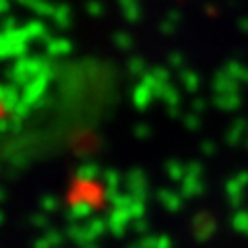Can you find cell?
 Instances as JSON below:
<instances>
[]
</instances>
